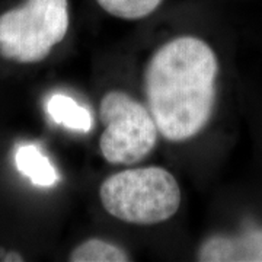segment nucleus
<instances>
[{"mask_svg": "<svg viewBox=\"0 0 262 262\" xmlns=\"http://www.w3.org/2000/svg\"><path fill=\"white\" fill-rule=\"evenodd\" d=\"M217 57L195 37L163 44L146 67L147 108L169 141H185L210 121L215 101Z\"/></svg>", "mask_w": 262, "mask_h": 262, "instance_id": "f257e3e1", "label": "nucleus"}, {"mask_svg": "<svg viewBox=\"0 0 262 262\" xmlns=\"http://www.w3.org/2000/svg\"><path fill=\"white\" fill-rule=\"evenodd\" d=\"M99 196L110 214L133 225L166 222L181 206V188L177 179L159 166L114 173L103 181Z\"/></svg>", "mask_w": 262, "mask_h": 262, "instance_id": "f03ea898", "label": "nucleus"}, {"mask_svg": "<svg viewBox=\"0 0 262 262\" xmlns=\"http://www.w3.org/2000/svg\"><path fill=\"white\" fill-rule=\"evenodd\" d=\"M67 29V0H27L0 16V54L19 63H37L63 41Z\"/></svg>", "mask_w": 262, "mask_h": 262, "instance_id": "7ed1b4c3", "label": "nucleus"}, {"mask_svg": "<svg viewBox=\"0 0 262 262\" xmlns=\"http://www.w3.org/2000/svg\"><path fill=\"white\" fill-rule=\"evenodd\" d=\"M105 124L99 149L103 159L114 165H131L144 159L158 141V125L149 108L124 92L114 91L101 101Z\"/></svg>", "mask_w": 262, "mask_h": 262, "instance_id": "20e7f679", "label": "nucleus"}, {"mask_svg": "<svg viewBox=\"0 0 262 262\" xmlns=\"http://www.w3.org/2000/svg\"><path fill=\"white\" fill-rule=\"evenodd\" d=\"M201 262H262V230L241 236H213L198 251Z\"/></svg>", "mask_w": 262, "mask_h": 262, "instance_id": "39448f33", "label": "nucleus"}, {"mask_svg": "<svg viewBox=\"0 0 262 262\" xmlns=\"http://www.w3.org/2000/svg\"><path fill=\"white\" fill-rule=\"evenodd\" d=\"M16 168L37 187H53L58 182V172L35 144H24L15 155Z\"/></svg>", "mask_w": 262, "mask_h": 262, "instance_id": "423d86ee", "label": "nucleus"}, {"mask_svg": "<svg viewBox=\"0 0 262 262\" xmlns=\"http://www.w3.org/2000/svg\"><path fill=\"white\" fill-rule=\"evenodd\" d=\"M47 113L53 121L69 130L88 133L94 125L91 113L67 95H53L47 102Z\"/></svg>", "mask_w": 262, "mask_h": 262, "instance_id": "0eeeda50", "label": "nucleus"}, {"mask_svg": "<svg viewBox=\"0 0 262 262\" xmlns=\"http://www.w3.org/2000/svg\"><path fill=\"white\" fill-rule=\"evenodd\" d=\"M72 262H125L130 256L117 245L101 239H89L76 246L70 253Z\"/></svg>", "mask_w": 262, "mask_h": 262, "instance_id": "6e6552de", "label": "nucleus"}, {"mask_svg": "<svg viewBox=\"0 0 262 262\" xmlns=\"http://www.w3.org/2000/svg\"><path fill=\"white\" fill-rule=\"evenodd\" d=\"M99 6L110 15L121 19L146 18L158 9L162 0H96Z\"/></svg>", "mask_w": 262, "mask_h": 262, "instance_id": "1a4fd4ad", "label": "nucleus"}, {"mask_svg": "<svg viewBox=\"0 0 262 262\" xmlns=\"http://www.w3.org/2000/svg\"><path fill=\"white\" fill-rule=\"evenodd\" d=\"M0 255H2V259H3V261H8V262L9 261H18V262L24 261V258H22V256H20V255L16 252L2 253V251H0Z\"/></svg>", "mask_w": 262, "mask_h": 262, "instance_id": "9d476101", "label": "nucleus"}]
</instances>
